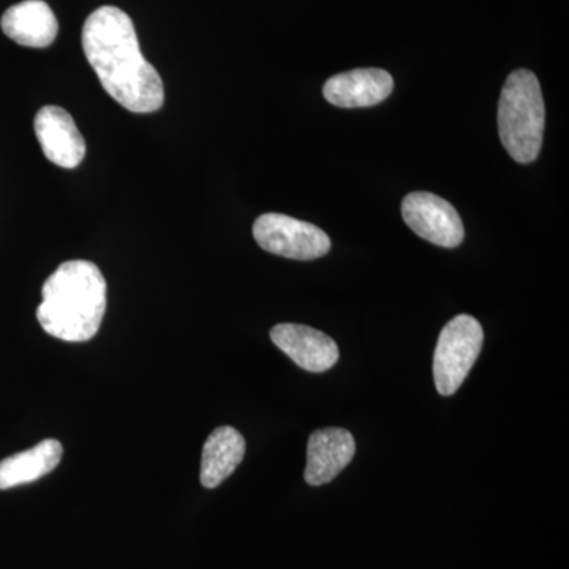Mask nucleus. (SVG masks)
I'll return each mask as SVG.
<instances>
[{
  "label": "nucleus",
  "mask_w": 569,
  "mask_h": 569,
  "mask_svg": "<svg viewBox=\"0 0 569 569\" xmlns=\"http://www.w3.org/2000/svg\"><path fill=\"white\" fill-rule=\"evenodd\" d=\"M355 438L346 429L331 427L313 432L307 443V485L323 486L331 482L353 460Z\"/></svg>",
  "instance_id": "obj_10"
},
{
  "label": "nucleus",
  "mask_w": 569,
  "mask_h": 569,
  "mask_svg": "<svg viewBox=\"0 0 569 569\" xmlns=\"http://www.w3.org/2000/svg\"><path fill=\"white\" fill-rule=\"evenodd\" d=\"M253 238L266 252L309 261L331 250V239L321 228L284 213H263L253 224Z\"/></svg>",
  "instance_id": "obj_5"
},
{
  "label": "nucleus",
  "mask_w": 569,
  "mask_h": 569,
  "mask_svg": "<svg viewBox=\"0 0 569 569\" xmlns=\"http://www.w3.org/2000/svg\"><path fill=\"white\" fill-rule=\"evenodd\" d=\"M41 296L37 320L48 335L66 342H86L99 332L107 312V280L91 261L59 266Z\"/></svg>",
  "instance_id": "obj_2"
},
{
  "label": "nucleus",
  "mask_w": 569,
  "mask_h": 569,
  "mask_svg": "<svg viewBox=\"0 0 569 569\" xmlns=\"http://www.w3.org/2000/svg\"><path fill=\"white\" fill-rule=\"evenodd\" d=\"M37 140L47 159L62 168H77L84 160L86 142L77 123L61 107L48 104L33 121Z\"/></svg>",
  "instance_id": "obj_7"
},
{
  "label": "nucleus",
  "mask_w": 569,
  "mask_h": 569,
  "mask_svg": "<svg viewBox=\"0 0 569 569\" xmlns=\"http://www.w3.org/2000/svg\"><path fill=\"white\" fill-rule=\"evenodd\" d=\"M271 339L295 365L309 372H326L339 361L335 340L310 326L277 325L271 329Z\"/></svg>",
  "instance_id": "obj_8"
},
{
  "label": "nucleus",
  "mask_w": 569,
  "mask_h": 569,
  "mask_svg": "<svg viewBox=\"0 0 569 569\" xmlns=\"http://www.w3.org/2000/svg\"><path fill=\"white\" fill-rule=\"evenodd\" d=\"M546 107L537 74L516 70L509 74L498 102V134L518 163L529 164L541 152Z\"/></svg>",
  "instance_id": "obj_3"
},
{
  "label": "nucleus",
  "mask_w": 569,
  "mask_h": 569,
  "mask_svg": "<svg viewBox=\"0 0 569 569\" xmlns=\"http://www.w3.org/2000/svg\"><path fill=\"white\" fill-rule=\"evenodd\" d=\"M62 445L43 440L28 451L18 452L0 462V490L18 488L51 473L61 463Z\"/></svg>",
  "instance_id": "obj_13"
},
{
  "label": "nucleus",
  "mask_w": 569,
  "mask_h": 569,
  "mask_svg": "<svg viewBox=\"0 0 569 569\" xmlns=\"http://www.w3.org/2000/svg\"><path fill=\"white\" fill-rule=\"evenodd\" d=\"M395 89L387 70L358 69L336 74L326 81L325 99L339 108H369L385 102Z\"/></svg>",
  "instance_id": "obj_9"
},
{
  "label": "nucleus",
  "mask_w": 569,
  "mask_h": 569,
  "mask_svg": "<svg viewBox=\"0 0 569 569\" xmlns=\"http://www.w3.org/2000/svg\"><path fill=\"white\" fill-rule=\"evenodd\" d=\"M485 342V331L477 318H452L438 337L433 355V380L441 396H452L462 387L477 362Z\"/></svg>",
  "instance_id": "obj_4"
},
{
  "label": "nucleus",
  "mask_w": 569,
  "mask_h": 569,
  "mask_svg": "<svg viewBox=\"0 0 569 569\" xmlns=\"http://www.w3.org/2000/svg\"><path fill=\"white\" fill-rule=\"evenodd\" d=\"M403 220L411 230L432 244L455 249L462 244V219L449 201L429 192L407 194L402 203Z\"/></svg>",
  "instance_id": "obj_6"
},
{
  "label": "nucleus",
  "mask_w": 569,
  "mask_h": 569,
  "mask_svg": "<svg viewBox=\"0 0 569 569\" xmlns=\"http://www.w3.org/2000/svg\"><path fill=\"white\" fill-rule=\"evenodd\" d=\"M0 26L9 39L29 48L50 47L59 31L58 18L43 0H24L10 7Z\"/></svg>",
  "instance_id": "obj_11"
},
{
  "label": "nucleus",
  "mask_w": 569,
  "mask_h": 569,
  "mask_svg": "<svg viewBox=\"0 0 569 569\" xmlns=\"http://www.w3.org/2000/svg\"><path fill=\"white\" fill-rule=\"evenodd\" d=\"M82 50L104 91L132 112L160 110L163 81L142 56L129 14L104 6L89 14L82 28Z\"/></svg>",
  "instance_id": "obj_1"
},
{
  "label": "nucleus",
  "mask_w": 569,
  "mask_h": 569,
  "mask_svg": "<svg viewBox=\"0 0 569 569\" xmlns=\"http://www.w3.org/2000/svg\"><path fill=\"white\" fill-rule=\"evenodd\" d=\"M246 456V440L233 427H219L213 430L201 456V485L216 489L234 473Z\"/></svg>",
  "instance_id": "obj_12"
}]
</instances>
